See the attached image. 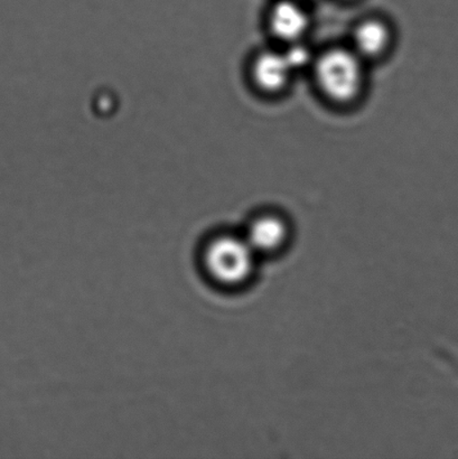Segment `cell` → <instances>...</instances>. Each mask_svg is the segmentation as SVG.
I'll list each match as a JSON object with an SVG mask.
<instances>
[{
    "mask_svg": "<svg viewBox=\"0 0 458 459\" xmlns=\"http://www.w3.org/2000/svg\"><path fill=\"white\" fill-rule=\"evenodd\" d=\"M255 255H272L284 249L290 238V227L277 213H263L251 220L244 234Z\"/></svg>",
    "mask_w": 458,
    "mask_h": 459,
    "instance_id": "cell-6",
    "label": "cell"
},
{
    "mask_svg": "<svg viewBox=\"0 0 458 459\" xmlns=\"http://www.w3.org/2000/svg\"><path fill=\"white\" fill-rule=\"evenodd\" d=\"M281 49L294 74H300L305 70L311 71L316 54L305 43V39L284 45Z\"/></svg>",
    "mask_w": 458,
    "mask_h": 459,
    "instance_id": "cell-7",
    "label": "cell"
},
{
    "mask_svg": "<svg viewBox=\"0 0 458 459\" xmlns=\"http://www.w3.org/2000/svg\"><path fill=\"white\" fill-rule=\"evenodd\" d=\"M367 65L349 45H334L316 54L311 74L318 92L327 102L349 107L365 92Z\"/></svg>",
    "mask_w": 458,
    "mask_h": 459,
    "instance_id": "cell-1",
    "label": "cell"
},
{
    "mask_svg": "<svg viewBox=\"0 0 458 459\" xmlns=\"http://www.w3.org/2000/svg\"><path fill=\"white\" fill-rule=\"evenodd\" d=\"M266 22L272 38L284 47L307 38L312 17L302 0H276L268 9Z\"/></svg>",
    "mask_w": 458,
    "mask_h": 459,
    "instance_id": "cell-3",
    "label": "cell"
},
{
    "mask_svg": "<svg viewBox=\"0 0 458 459\" xmlns=\"http://www.w3.org/2000/svg\"><path fill=\"white\" fill-rule=\"evenodd\" d=\"M302 2H304L305 4H307L309 2H315V0H302Z\"/></svg>",
    "mask_w": 458,
    "mask_h": 459,
    "instance_id": "cell-8",
    "label": "cell"
},
{
    "mask_svg": "<svg viewBox=\"0 0 458 459\" xmlns=\"http://www.w3.org/2000/svg\"><path fill=\"white\" fill-rule=\"evenodd\" d=\"M257 258L244 236L220 233L210 237L202 247L200 264L210 281L233 290L250 281Z\"/></svg>",
    "mask_w": 458,
    "mask_h": 459,
    "instance_id": "cell-2",
    "label": "cell"
},
{
    "mask_svg": "<svg viewBox=\"0 0 458 459\" xmlns=\"http://www.w3.org/2000/svg\"><path fill=\"white\" fill-rule=\"evenodd\" d=\"M342 2H356V0H342Z\"/></svg>",
    "mask_w": 458,
    "mask_h": 459,
    "instance_id": "cell-9",
    "label": "cell"
},
{
    "mask_svg": "<svg viewBox=\"0 0 458 459\" xmlns=\"http://www.w3.org/2000/svg\"><path fill=\"white\" fill-rule=\"evenodd\" d=\"M394 33L388 21L367 17L353 26L349 47L367 63L380 60L393 48Z\"/></svg>",
    "mask_w": 458,
    "mask_h": 459,
    "instance_id": "cell-5",
    "label": "cell"
},
{
    "mask_svg": "<svg viewBox=\"0 0 458 459\" xmlns=\"http://www.w3.org/2000/svg\"><path fill=\"white\" fill-rule=\"evenodd\" d=\"M294 76L281 48L260 49L250 61L251 83L264 96L285 92Z\"/></svg>",
    "mask_w": 458,
    "mask_h": 459,
    "instance_id": "cell-4",
    "label": "cell"
}]
</instances>
